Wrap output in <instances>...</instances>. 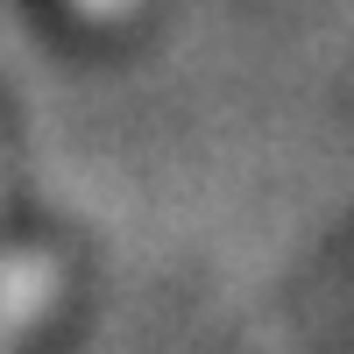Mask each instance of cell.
<instances>
[{"instance_id":"1","label":"cell","mask_w":354,"mask_h":354,"mask_svg":"<svg viewBox=\"0 0 354 354\" xmlns=\"http://www.w3.org/2000/svg\"><path fill=\"white\" fill-rule=\"evenodd\" d=\"M78 8H93V15H128L135 0H78Z\"/></svg>"}]
</instances>
